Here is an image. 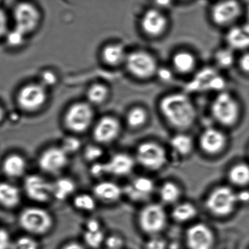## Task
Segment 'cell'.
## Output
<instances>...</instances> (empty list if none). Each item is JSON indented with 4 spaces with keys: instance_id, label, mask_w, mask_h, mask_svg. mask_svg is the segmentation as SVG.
I'll list each match as a JSON object with an SVG mask.
<instances>
[{
    "instance_id": "1",
    "label": "cell",
    "mask_w": 249,
    "mask_h": 249,
    "mask_svg": "<svg viewBox=\"0 0 249 249\" xmlns=\"http://www.w3.org/2000/svg\"><path fill=\"white\" fill-rule=\"evenodd\" d=\"M156 107L162 121L176 132H187L198 120L196 102L185 91L172 90L165 92L158 97Z\"/></svg>"
},
{
    "instance_id": "2",
    "label": "cell",
    "mask_w": 249,
    "mask_h": 249,
    "mask_svg": "<svg viewBox=\"0 0 249 249\" xmlns=\"http://www.w3.org/2000/svg\"><path fill=\"white\" fill-rule=\"evenodd\" d=\"M209 113L216 126L223 129L235 128L243 118L242 102L235 92L224 89L213 94Z\"/></svg>"
},
{
    "instance_id": "3",
    "label": "cell",
    "mask_w": 249,
    "mask_h": 249,
    "mask_svg": "<svg viewBox=\"0 0 249 249\" xmlns=\"http://www.w3.org/2000/svg\"><path fill=\"white\" fill-rule=\"evenodd\" d=\"M18 223L26 235L39 237L48 235L55 228L53 214L40 205L25 207L19 212Z\"/></svg>"
},
{
    "instance_id": "4",
    "label": "cell",
    "mask_w": 249,
    "mask_h": 249,
    "mask_svg": "<svg viewBox=\"0 0 249 249\" xmlns=\"http://www.w3.org/2000/svg\"><path fill=\"white\" fill-rule=\"evenodd\" d=\"M160 63L155 53L146 48H138L128 53L124 65L134 79L148 82L155 80Z\"/></svg>"
},
{
    "instance_id": "5",
    "label": "cell",
    "mask_w": 249,
    "mask_h": 249,
    "mask_svg": "<svg viewBox=\"0 0 249 249\" xmlns=\"http://www.w3.org/2000/svg\"><path fill=\"white\" fill-rule=\"evenodd\" d=\"M172 24L168 11L153 5L144 10L138 19L139 30L144 37L151 41L165 37Z\"/></svg>"
},
{
    "instance_id": "6",
    "label": "cell",
    "mask_w": 249,
    "mask_h": 249,
    "mask_svg": "<svg viewBox=\"0 0 249 249\" xmlns=\"http://www.w3.org/2000/svg\"><path fill=\"white\" fill-rule=\"evenodd\" d=\"M245 11V6L241 2L216 1L209 5L207 16L212 25L226 31L238 25Z\"/></svg>"
},
{
    "instance_id": "7",
    "label": "cell",
    "mask_w": 249,
    "mask_h": 249,
    "mask_svg": "<svg viewBox=\"0 0 249 249\" xmlns=\"http://www.w3.org/2000/svg\"><path fill=\"white\" fill-rule=\"evenodd\" d=\"M21 190L24 196L37 205L43 206L53 200L52 181L43 175L27 174Z\"/></svg>"
},
{
    "instance_id": "8",
    "label": "cell",
    "mask_w": 249,
    "mask_h": 249,
    "mask_svg": "<svg viewBox=\"0 0 249 249\" xmlns=\"http://www.w3.org/2000/svg\"><path fill=\"white\" fill-rule=\"evenodd\" d=\"M199 58L191 49L181 47L175 49L170 54L169 62L176 77H191L199 70Z\"/></svg>"
},
{
    "instance_id": "9",
    "label": "cell",
    "mask_w": 249,
    "mask_h": 249,
    "mask_svg": "<svg viewBox=\"0 0 249 249\" xmlns=\"http://www.w3.org/2000/svg\"><path fill=\"white\" fill-rule=\"evenodd\" d=\"M69 158L59 145L48 146L39 153L38 167L43 174L58 177L67 168Z\"/></svg>"
},
{
    "instance_id": "10",
    "label": "cell",
    "mask_w": 249,
    "mask_h": 249,
    "mask_svg": "<svg viewBox=\"0 0 249 249\" xmlns=\"http://www.w3.org/2000/svg\"><path fill=\"white\" fill-rule=\"evenodd\" d=\"M238 203L236 193L230 188L222 186L211 193L207 197L206 206L211 213L224 216L230 214Z\"/></svg>"
},
{
    "instance_id": "11",
    "label": "cell",
    "mask_w": 249,
    "mask_h": 249,
    "mask_svg": "<svg viewBox=\"0 0 249 249\" xmlns=\"http://www.w3.org/2000/svg\"><path fill=\"white\" fill-rule=\"evenodd\" d=\"M136 160L143 167L151 170L162 168L167 162V153L159 143L153 141L144 142L136 151Z\"/></svg>"
},
{
    "instance_id": "12",
    "label": "cell",
    "mask_w": 249,
    "mask_h": 249,
    "mask_svg": "<svg viewBox=\"0 0 249 249\" xmlns=\"http://www.w3.org/2000/svg\"><path fill=\"white\" fill-rule=\"evenodd\" d=\"M94 118V113L91 106L80 102L68 109L65 117V124L73 133H82L90 128Z\"/></svg>"
},
{
    "instance_id": "13",
    "label": "cell",
    "mask_w": 249,
    "mask_h": 249,
    "mask_svg": "<svg viewBox=\"0 0 249 249\" xmlns=\"http://www.w3.org/2000/svg\"><path fill=\"white\" fill-rule=\"evenodd\" d=\"M167 214L162 206L151 204L144 207L138 214V221L141 230L155 235L164 229L167 224Z\"/></svg>"
},
{
    "instance_id": "14",
    "label": "cell",
    "mask_w": 249,
    "mask_h": 249,
    "mask_svg": "<svg viewBox=\"0 0 249 249\" xmlns=\"http://www.w3.org/2000/svg\"><path fill=\"white\" fill-rule=\"evenodd\" d=\"M14 18L15 29L26 36L38 28L40 14L34 5L22 2L15 7Z\"/></svg>"
},
{
    "instance_id": "15",
    "label": "cell",
    "mask_w": 249,
    "mask_h": 249,
    "mask_svg": "<svg viewBox=\"0 0 249 249\" xmlns=\"http://www.w3.org/2000/svg\"><path fill=\"white\" fill-rule=\"evenodd\" d=\"M47 99L46 88L41 84H29L23 87L17 94V102L21 109L34 111L40 108Z\"/></svg>"
},
{
    "instance_id": "16",
    "label": "cell",
    "mask_w": 249,
    "mask_h": 249,
    "mask_svg": "<svg viewBox=\"0 0 249 249\" xmlns=\"http://www.w3.org/2000/svg\"><path fill=\"white\" fill-rule=\"evenodd\" d=\"M121 131V126L118 119L114 117L105 116L95 126L93 137L99 145H107L115 141Z\"/></svg>"
},
{
    "instance_id": "17",
    "label": "cell",
    "mask_w": 249,
    "mask_h": 249,
    "mask_svg": "<svg viewBox=\"0 0 249 249\" xmlns=\"http://www.w3.org/2000/svg\"><path fill=\"white\" fill-rule=\"evenodd\" d=\"M224 129L218 126H209L202 131L199 142L205 152L214 155L223 150L228 142Z\"/></svg>"
},
{
    "instance_id": "18",
    "label": "cell",
    "mask_w": 249,
    "mask_h": 249,
    "mask_svg": "<svg viewBox=\"0 0 249 249\" xmlns=\"http://www.w3.org/2000/svg\"><path fill=\"white\" fill-rule=\"evenodd\" d=\"M214 239L211 229L204 224H195L187 231L186 240L189 249H211Z\"/></svg>"
},
{
    "instance_id": "19",
    "label": "cell",
    "mask_w": 249,
    "mask_h": 249,
    "mask_svg": "<svg viewBox=\"0 0 249 249\" xmlns=\"http://www.w3.org/2000/svg\"><path fill=\"white\" fill-rule=\"evenodd\" d=\"M92 193L97 202L106 205L117 203L124 195L123 188L109 180H99L93 187Z\"/></svg>"
},
{
    "instance_id": "20",
    "label": "cell",
    "mask_w": 249,
    "mask_h": 249,
    "mask_svg": "<svg viewBox=\"0 0 249 249\" xmlns=\"http://www.w3.org/2000/svg\"><path fill=\"white\" fill-rule=\"evenodd\" d=\"M107 234L101 221L97 218L88 219L85 222L82 233L83 244L87 248L98 249L104 245Z\"/></svg>"
},
{
    "instance_id": "21",
    "label": "cell",
    "mask_w": 249,
    "mask_h": 249,
    "mask_svg": "<svg viewBox=\"0 0 249 249\" xmlns=\"http://www.w3.org/2000/svg\"><path fill=\"white\" fill-rule=\"evenodd\" d=\"M154 190L155 184L153 180L145 177L135 178L123 188L124 195L135 201L147 199Z\"/></svg>"
},
{
    "instance_id": "22",
    "label": "cell",
    "mask_w": 249,
    "mask_h": 249,
    "mask_svg": "<svg viewBox=\"0 0 249 249\" xmlns=\"http://www.w3.org/2000/svg\"><path fill=\"white\" fill-rule=\"evenodd\" d=\"M28 166V160L25 156L15 152L9 154L4 158L1 168L4 175L9 179H23L27 175Z\"/></svg>"
},
{
    "instance_id": "23",
    "label": "cell",
    "mask_w": 249,
    "mask_h": 249,
    "mask_svg": "<svg viewBox=\"0 0 249 249\" xmlns=\"http://www.w3.org/2000/svg\"><path fill=\"white\" fill-rule=\"evenodd\" d=\"M105 163L107 175L122 177L133 172L135 166V160L128 153L119 152L112 155Z\"/></svg>"
},
{
    "instance_id": "24",
    "label": "cell",
    "mask_w": 249,
    "mask_h": 249,
    "mask_svg": "<svg viewBox=\"0 0 249 249\" xmlns=\"http://www.w3.org/2000/svg\"><path fill=\"white\" fill-rule=\"evenodd\" d=\"M226 45L235 51L243 52L249 49V28L238 24L226 31Z\"/></svg>"
},
{
    "instance_id": "25",
    "label": "cell",
    "mask_w": 249,
    "mask_h": 249,
    "mask_svg": "<svg viewBox=\"0 0 249 249\" xmlns=\"http://www.w3.org/2000/svg\"><path fill=\"white\" fill-rule=\"evenodd\" d=\"M23 192L13 183L0 182V206L6 209L17 208L21 203Z\"/></svg>"
},
{
    "instance_id": "26",
    "label": "cell",
    "mask_w": 249,
    "mask_h": 249,
    "mask_svg": "<svg viewBox=\"0 0 249 249\" xmlns=\"http://www.w3.org/2000/svg\"><path fill=\"white\" fill-rule=\"evenodd\" d=\"M238 55L228 46H221L214 50L212 55V63L219 72L226 71L235 68Z\"/></svg>"
},
{
    "instance_id": "27",
    "label": "cell",
    "mask_w": 249,
    "mask_h": 249,
    "mask_svg": "<svg viewBox=\"0 0 249 249\" xmlns=\"http://www.w3.org/2000/svg\"><path fill=\"white\" fill-rule=\"evenodd\" d=\"M151 113L147 107L138 104L131 107L127 112L126 123L129 128L139 129L150 123Z\"/></svg>"
},
{
    "instance_id": "28",
    "label": "cell",
    "mask_w": 249,
    "mask_h": 249,
    "mask_svg": "<svg viewBox=\"0 0 249 249\" xmlns=\"http://www.w3.org/2000/svg\"><path fill=\"white\" fill-rule=\"evenodd\" d=\"M53 200L65 201L74 196L77 185L74 180L69 177H58L52 181Z\"/></svg>"
},
{
    "instance_id": "29",
    "label": "cell",
    "mask_w": 249,
    "mask_h": 249,
    "mask_svg": "<svg viewBox=\"0 0 249 249\" xmlns=\"http://www.w3.org/2000/svg\"><path fill=\"white\" fill-rule=\"evenodd\" d=\"M125 48L121 44L114 43L107 45L102 51V58L107 65L115 67L124 64L128 55Z\"/></svg>"
},
{
    "instance_id": "30",
    "label": "cell",
    "mask_w": 249,
    "mask_h": 249,
    "mask_svg": "<svg viewBox=\"0 0 249 249\" xmlns=\"http://www.w3.org/2000/svg\"><path fill=\"white\" fill-rule=\"evenodd\" d=\"M171 147L182 156L189 155L193 148V141L186 132H177L171 139Z\"/></svg>"
},
{
    "instance_id": "31",
    "label": "cell",
    "mask_w": 249,
    "mask_h": 249,
    "mask_svg": "<svg viewBox=\"0 0 249 249\" xmlns=\"http://www.w3.org/2000/svg\"><path fill=\"white\" fill-rule=\"evenodd\" d=\"M97 201L94 195L89 193H78L72 197L73 207L77 211L91 213L96 209Z\"/></svg>"
},
{
    "instance_id": "32",
    "label": "cell",
    "mask_w": 249,
    "mask_h": 249,
    "mask_svg": "<svg viewBox=\"0 0 249 249\" xmlns=\"http://www.w3.org/2000/svg\"><path fill=\"white\" fill-rule=\"evenodd\" d=\"M230 181L236 186L243 187L249 184V165L238 163L231 168L229 173Z\"/></svg>"
},
{
    "instance_id": "33",
    "label": "cell",
    "mask_w": 249,
    "mask_h": 249,
    "mask_svg": "<svg viewBox=\"0 0 249 249\" xmlns=\"http://www.w3.org/2000/svg\"><path fill=\"white\" fill-rule=\"evenodd\" d=\"M197 214L196 207L189 202L178 204L173 209L172 218L179 223H185L193 219Z\"/></svg>"
},
{
    "instance_id": "34",
    "label": "cell",
    "mask_w": 249,
    "mask_h": 249,
    "mask_svg": "<svg viewBox=\"0 0 249 249\" xmlns=\"http://www.w3.org/2000/svg\"><path fill=\"white\" fill-rule=\"evenodd\" d=\"M180 195L181 193L179 187L173 182H165L159 190L160 199L166 204L175 203L179 199Z\"/></svg>"
},
{
    "instance_id": "35",
    "label": "cell",
    "mask_w": 249,
    "mask_h": 249,
    "mask_svg": "<svg viewBox=\"0 0 249 249\" xmlns=\"http://www.w3.org/2000/svg\"><path fill=\"white\" fill-rule=\"evenodd\" d=\"M109 96V90L105 85L95 84L90 88L87 92V98L90 103L99 105L106 101Z\"/></svg>"
},
{
    "instance_id": "36",
    "label": "cell",
    "mask_w": 249,
    "mask_h": 249,
    "mask_svg": "<svg viewBox=\"0 0 249 249\" xmlns=\"http://www.w3.org/2000/svg\"><path fill=\"white\" fill-rule=\"evenodd\" d=\"M82 154L84 160L92 164L101 161L104 151L102 145L99 144H89L83 149Z\"/></svg>"
},
{
    "instance_id": "37",
    "label": "cell",
    "mask_w": 249,
    "mask_h": 249,
    "mask_svg": "<svg viewBox=\"0 0 249 249\" xmlns=\"http://www.w3.org/2000/svg\"><path fill=\"white\" fill-rule=\"evenodd\" d=\"M10 249H40L37 238L24 234L12 240Z\"/></svg>"
},
{
    "instance_id": "38",
    "label": "cell",
    "mask_w": 249,
    "mask_h": 249,
    "mask_svg": "<svg viewBox=\"0 0 249 249\" xmlns=\"http://www.w3.org/2000/svg\"><path fill=\"white\" fill-rule=\"evenodd\" d=\"M59 146L69 156L79 152L82 148L81 141L76 136L65 137L61 142Z\"/></svg>"
},
{
    "instance_id": "39",
    "label": "cell",
    "mask_w": 249,
    "mask_h": 249,
    "mask_svg": "<svg viewBox=\"0 0 249 249\" xmlns=\"http://www.w3.org/2000/svg\"><path fill=\"white\" fill-rule=\"evenodd\" d=\"M175 77H176V75H175L172 68H171L168 63L167 65L160 63L155 80H157L161 83H163V84H167V83L172 82Z\"/></svg>"
},
{
    "instance_id": "40",
    "label": "cell",
    "mask_w": 249,
    "mask_h": 249,
    "mask_svg": "<svg viewBox=\"0 0 249 249\" xmlns=\"http://www.w3.org/2000/svg\"><path fill=\"white\" fill-rule=\"evenodd\" d=\"M235 68L246 76H249V50L238 53Z\"/></svg>"
},
{
    "instance_id": "41",
    "label": "cell",
    "mask_w": 249,
    "mask_h": 249,
    "mask_svg": "<svg viewBox=\"0 0 249 249\" xmlns=\"http://www.w3.org/2000/svg\"><path fill=\"white\" fill-rule=\"evenodd\" d=\"M124 244V239L118 233L107 235L104 246L107 249H121Z\"/></svg>"
},
{
    "instance_id": "42",
    "label": "cell",
    "mask_w": 249,
    "mask_h": 249,
    "mask_svg": "<svg viewBox=\"0 0 249 249\" xmlns=\"http://www.w3.org/2000/svg\"><path fill=\"white\" fill-rule=\"evenodd\" d=\"M7 44L12 47H17L23 43L26 36L15 29L7 32L6 35Z\"/></svg>"
},
{
    "instance_id": "43",
    "label": "cell",
    "mask_w": 249,
    "mask_h": 249,
    "mask_svg": "<svg viewBox=\"0 0 249 249\" xmlns=\"http://www.w3.org/2000/svg\"><path fill=\"white\" fill-rule=\"evenodd\" d=\"M90 172L93 177L97 178V179H101L106 176H108L106 163L102 161L92 163L90 166Z\"/></svg>"
},
{
    "instance_id": "44",
    "label": "cell",
    "mask_w": 249,
    "mask_h": 249,
    "mask_svg": "<svg viewBox=\"0 0 249 249\" xmlns=\"http://www.w3.org/2000/svg\"><path fill=\"white\" fill-rule=\"evenodd\" d=\"M12 242L8 231L0 227V249H10Z\"/></svg>"
},
{
    "instance_id": "45",
    "label": "cell",
    "mask_w": 249,
    "mask_h": 249,
    "mask_svg": "<svg viewBox=\"0 0 249 249\" xmlns=\"http://www.w3.org/2000/svg\"><path fill=\"white\" fill-rule=\"evenodd\" d=\"M57 82V77L55 73L47 71L42 73L41 75V85L43 87H50L55 85Z\"/></svg>"
},
{
    "instance_id": "46",
    "label": "cell",
    "mask_w": 249,
    "mask_h": 249,
    "mask_svg": "<svg viewBox=\"0 0 249 249\" xmlns=\"http://www.w3.org/2000/svg\"><path fill=\"white\" fill-rule=\"evenodd\" d=\"M167 245L163 239L154 237L150 239L146 243V249H166Z\"/></svg>"
},
{
    "instance_id": "47",
    "label": "cell",
    "mask_w": 249,
    "mask_h": 249,
    "mask_svg": "<svg viewBox=\"0 0 249 249\" xmlns=\"http://www.w3.org/2000/svg\"><path fill=\"white\" fill-rule=\"evenodd\" d=\"M8 32V21L6 13L0 7V38L6 36Z\"/></svg>"
},
{
    "instance_id": "48",
    "label": "cell",
    "mask_w": 249,
    "mask_h": 249,
    "mask_svg": "<svg viewBox=\"0 0 249 249\" xmlns=\"http://www.w3.org/2000/svg\"><path fill=\"white\" fill-rule=\"evenodd\" d=\"M61 249H87L84 244L76 241H68Z\"/></svg>"
},
{
    "instance_id": "49",
    "label": "cell",
    "mask_w": 249,
    "mask_h": 249,
    "mask_svg": "<svg viewBox=\"0 0 249 249\" xmlns=\"http://www.w3.org/2000/svg\"><path fill=\"white\" fill-rule=\"evenodd\" d=\"M238 202L240 203H248L249 202V191L248 190H243L236 194Z\"/></svg>"
},
{
    "instance_id": "50",
    "label": "cell",
    "mask_w": 249,
    "mask_h": 249,
    "mask_svg": "<svg viewBox=\"0 0 249 249\" xmlns=\"http://www.w3.org/2000/svg\"><path fill=\"white\" fill-rule=\"evenodd\" d=\"M5 116V111L3 107L0 104V123L3 120Z\"/></svg>"
},
{
    "instance_id": "51",
    "label": "cell",
    "mask_w": 249,
    "mask_h": 249,
    "mask_svg": "<svg viewBox=\"0 0 249 249\" xmlns=\"http://www.w3.org/2000/svg\"></svg>"
}]
</instances>
